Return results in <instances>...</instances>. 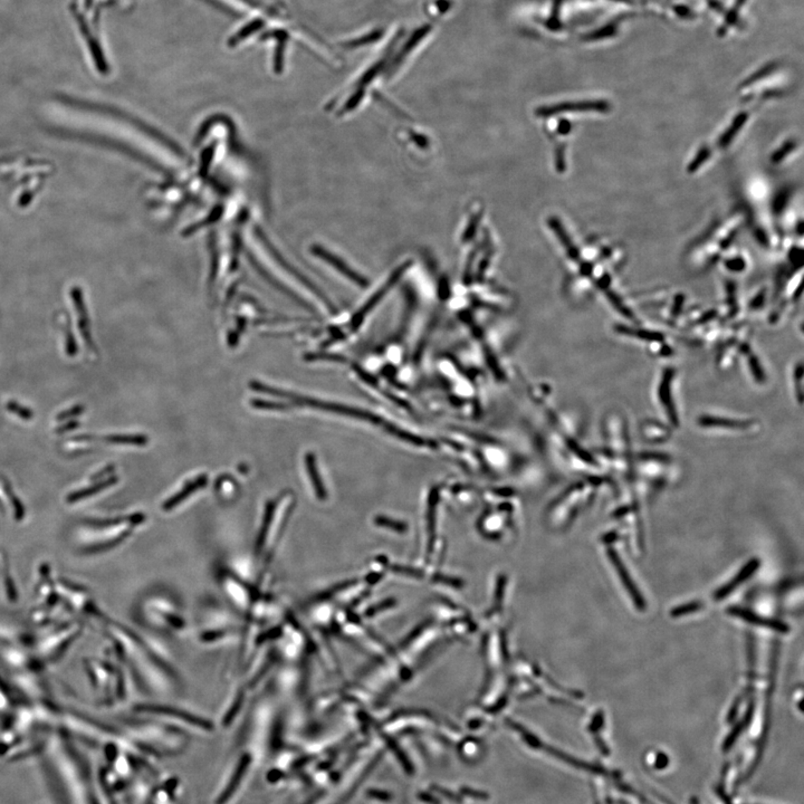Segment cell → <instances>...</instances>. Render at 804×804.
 Masks as SVG:
<instances>
[{
    "mask_svg": "<svg viewBox=\"0 0 804 804\" xmlns=\"http://www.w3.org/2000/svg\"><path fill=\"white\" fill-rule=\"evenodd\" d=\"M674 378L673 370H668L664 375V379L660 384L659 388V397L660 401L664 404L665 410L669 416L670 420L673 424L677 425V416H676L675 407L673 404V398H672V380Z\"/></svg>",
    "mask_w": 804,
    "mask_h": 804,
    "instance_id": "10",
    "label": "cell"
},
{
    "mask_svg": "<svg viewBox=\"0 0 804 804\" xmlns=\"http://www.w3.org/2000/svg\"><path fill=\"white\" fill-rule=\"evenodd\" d=\"M207 484H208V476L205 475V474H203V475L198 476V477L194 478V479L188 481V483H187V484L182 487V490H181L180 492H178L177 494H175V495L172 496V497H170L169 499H166V502H164V505H162V508H164L166 512H168V511L173 510L176 506L180 505V504L182 503L185 499L190 497V496H191L194 493H196L197 490H201V488H203V487L207 486Z\"/></svg>",
    "mask_w": 804,
    "mask_h": 804,
    "instance_id": "8",
    "label": "cell"
},
{
    "mask_svg": "<svg viewBox=\"0 0 804 804\" xmlns=\"http://www.w3.org/2000/svg\"><path fill=\"white\" fill-rule=\"evenodd\" d=\"M110 443L123 445H137L144 446L148 443V437L144 435H119L109 437Z\"/></svg>",
    "mask_w": 804,
    "mask_h": 804,
    "instance_id": "16",
    "label": "cell"
},
{
    "mask_svg": "<svg viewBox=\"0 0 804 804\" xmlns=\"http://www.w3.org/2000/svg\"><path fill=\"white\" fill-rule=\"evenodd\" d=\"M607 553L608 558H610V561H611L613 567H615V571L618 573L619 578L622 580L624 587L627 590L628 595H630V598L633 600L635 608L639 611H644L646 607H647V604L644 601V598L641 595L640 591H639L638 587L633 582V578L630 576L627 567H626L622 558L619 556L618 552L615 549H613V547H610V549H608Z\"/></svg>",
    "mask_w": 804,
    "mask_h": 804,
    "instance_id": "3",
    "label": "cell"
},
{
    "mask_svg": "<svg viewBox=\"0 0 804 804\" xmlns=\"http://www.w3.org/2000/svg\"><path fill=\"white\" fill-rule=\"evenodd\" d=\"M609 110V103L604 102V101H582V102H564V103L542 106L536 111V114L540 115V117H551V115L565 113V112H600V113H606Z\"/></svg>",
    "mask_w": 804,
    "mask_h": 804,
    "instance_id": "2",
    "label": "cell"
},
{
    "mask_svg": "<svg viewBox=\"0 0 804 804\" xmlns=\"http://www.w3.org/2000/svg\"><path fill=\"white\" fill-rule=\"evenodd\" d=\"M264 26H265V22H264V20L254 19L252 20V22H249L248 24H246V25H245L243 28L239 29V31H238V32L236 33V34L234 35V36H232L230 40H229L228 45L230 46V47H234V46L238 45V44L241 43V42H243V40L248 38L249 36H252L253 34H255V33H257L258 31H261Z\"/></svg>",
    "mask_w": 804,
    "mask_h": 804,
    "instance_id": "13",
    "label": "cell"
},
{
    "mask_svg": "<svg viewBox=\"0 0 804 804\" xmlns=\"http://www.w3.org/2000/svg\"><path fill=\"white\" fill-rule=\"evenodd\" d=\"M250 404L256 409L263 410H287L291 408V406L285 402H273V401L261 400V399H254Z\"/></svg>",
    "mask_w": 804,
    "mask_h": 804,
    "instance_id": "18",
    "label": "cell"
},
{
    "mask_svg": "<svg viewBox=\"0 0 804 804\" xmlns=\"http://www.w3.org/2000/svg\"><path fill=\"white\" fill-rule=\"evenodd\" d=\"M760 567H761V561H760L759 558H752V560H750V561L745 564L743 569L739 570V572L728 583L724 584L723 587L719 588L714 593V599L719 601V600H723V599L726 598L727 595H730L733 591H735L736 588H739L741 584L746 581L747 579L751 578L758 571Z\"/></svg>",
    "mask_w": 804,
    "mask_h": 804,
    "instance_id": "7",
    "label": "cell"
},
{
    "mask_svg": "<svg viewBox=\"0 0 804 804\" xmlns=\"http://www.w3.org/2000/svg\"><path fill=\"white\" fill-rule=\"evenodd\" d=\"M362 96H363V92H357V93L353 95L352 98L350 99L349 102L345 104V108H344V110H345V111H351V110L354 109L355 106L360 103V101L361 99H362Z\"/></svg>",
    "mask_w": 804,
    "mask_h": 804,
    "instance_id": "23",
    "label": "cell"
},
{
    "mask_svg": "<svg viewBox=\"0 0 804 804\" xmlns=\"http://www.w3.org/2000/svg\"><path fill=\"white\" fill-rule=\"evenodd\" d=\"M727 613L730 615H734L736 618L742 619L749 624H754L756 627L767 628V629L774 630L780 633H787L790 631L789 624L785 622L778 620V619L765 618L763 615H758V613H753L751 610L745 609L741 607H728L727 608Z\"/></svg>",
    "mask_w": 804,
    "mask_h": 804,
    "instance_id": "4",
    "label": "cell"
},
{
    "mask_svg": "<svg viewBox=\"0 0 804 804\" xmlns=\"http://www.w3.org/2000/svg\"><path fill=\"white\" fill-rule=\"evenodd\" d=\"M477 223L478 218H474V221H470V227L467 228L466 232H465V238H466V241H468V239H470L472 236L475 235Z\"/></svg>",
    "mask_w": 804,
    "mask_h": 804,
    "instance_id": "24",
    "label": "cell"
},
{
    "mask_svg": "<svg viewBox=\"0 0 804 804\" xmlns=\"http://www.w3.org/2000/svg\"><path fill=\"white\" fill-rule=\"evenodd\" d=\"M549 226L551 227L553 232H556L558 241H561L562 245L567 249V255L572 258V259H574V261H576L579 258L578 248L574 246V243L570 239L567 232H565V229L562 226L561 221H558V218L556 217L549 218Z\"/></svg>",
    "mask_w": 804,
    "mask_h": 804,
    "instance_id": "11",
    "label": "cell"
},
{
    "mask_svg": "<svg viewBox=\"0 0 804 804\" xmlns=\"http://www.w3.org/2000/svg\"><path fill=\"white\" fill-rule=\"evenodd\" d=\"M378 37L379 34L375 33V34L369 35V36H366V37L361 38V40H352V42H349L347 45L348 47H357V46L364 45L366 43H370V42H373V40H375Z\"/></svg>",
    "mask_w": 804,
    "mask_h": 804,
    "instance_id": "22",
    "label": "cell"
},
{
    "mask_svg": "<svg viewBox=\"0 0 804 804\" xmlns=\"http://www.w3.org/2000/svg\"><path fill=\"white\" fill-rule=\"evenodd\" d=\"M793 148H794V144H792V142H787V144H785V146H782L781 149L776 152V155H773V161H774V162H780V161L783 160V159L785 157V155H787V153H789V152L793 149Z\"/></svg>",
    "mask_w": 804,
    "mask_h": 804,
    "instance_id": "21",
    "label": "cell"
},
{
    "mask_svg": "<svg viewBox=\"0 0 804 804\" xmlns=\"http://www.w3.org/2000/svg\"><path fill=\"white\" fill-rule=\"evenodd\" d=\"M249 386L253 390L257 391V393H265V395H273V397H278V398L289 400L294 406L309 407V408H313V409L332 412V413H336V415L347 416V417H352V418L369 421V422H373L375 425H382L384 427V425H388L384 422V419L379 418L378 416L373 415V413H370L368 411H364V410L345 406V404H334V402H329V401L311 398V397H307V395H298V393H291V391H287V390L278 389V388H274V386H267V384H262L259 381H252L249 384Z\"/></svg>",
    "mask_w": 804,
    "mask_h": 804,
    "instance_id": "1",
    "label": "cell"
},
{
    "mask_svg": "<svg viewBox=\"0 0 804 804\" xmlns=\"http://www.w3.org/2000/svg\"><path fill=\"white\" fill-rule=\"evenodd\" d=\"M742 266H743L742 261H734L730 267H732V269H742Z\"/></svg>",
    "mask_w": 804,
    "mask_h": 804,
    "instance_id": "25",
    "label": "cell"
},
{
    "mask_svg": "<svg viewBox=\"0 0 804 804\" xmlns=\"http://www.w3.org/2000/svg\"><path fill=\"white\" fill-rule=\"evenodd\" d=\"M275 510H276V501L272 499L266 504V508H265V514H264L263 523H262V529L258 534L257 542H256V549L261 551L262 547L265 543V538H266L267 532H268L269 527L272 524L273 518H274Z\"/></svg>",
    "mask_w": 804,
    "mask_h": 804,
    "instance_id": "14",
    "label": "cell"
},
{
    "mask_svg": "<svg viewBox=\"0 0 804 804\" xmlns=\"http://www.w3.org/2000/svg\"><path fill=\"white\" fill-rule=\"evenodd\" d=\"M406 267L407 266L399 267V268L397 269V271H395V272L393 273L391 276H390L389 280L386 281V283L384 284V286L381 287L378 292L375 293L373 298H370L369 301L366 302L363 307H361L358 312L355 313L354 316L352 318V320H351V327H352V330H357L359 327H360L361 324H362V322H363L364 318H366V315L369 314V313L373 311V307H375V305H377V304H378L379 302H380L381 300H382V298L386 296V293L389 292L390 289H391V287H393V285H395V284L398 282L401 275L404 274V271H406Z\"/></svg>",
    "mask_w": 804,
    "mask_h": 804,
    "instance_id": "5",
    "label": "cell"
},
{
    "mask_svg": "<svg viewBox=\"0 0 804 804\" xmlns=\"http://www.w3.org/2000/svg\"><path fill=\"white\" fill-rule=\"evenodd\" d=\"M703 607H704V604H701V602H688V604H681L678 607L674 608L670 611V615L673 618H679V617H683V615H690V613L699 611V610L703 609Z\"/></svg>",
    "mask_w": 804,
    "mask_h": 804,
    "instance_id": "17",
    "label": "cell"
},
{
    "mask_svg": "<svg viewBox=\"0 0 804 804\" xmlns=\"http://www.w3.org/2000/svg\"><path fill=\"white\" fill-rule=\"evenodd\" d=\"M746 120V113H739V114L736 117L735 120H734V122L732 123V126H730V128L727 129V131L725 132V135H723V137H721V140H719V146H721V148H726V146H728L730 142H732L733 139H734L735 135L739 133V130L743 128V126H744Z\"/></svg>",
    "mask_w": 804,
    "mask_h": 804,
    "instance_id": "15",
    "label": "cell"
},
{
    "mask_svg": "<svg viewBox=\"0 0 804 804\" xmlns=\"http://www.w3.org/2000/svg\"><path fill=\"white\" fill-rule=\"evenodd\" d=\"M305 465H307V474H309L311 484L314 488L315 494L318 496V499L324 501L327 498V490L324 487L323 479L320 478L316 457L313 452H307V456H305Z\"/></svg>",
    "mask_w": 804,
    "mask_h": 804,
    "instance_id": "9",
    "label": "cell"
},
{
    "mask_svg": "<svg viewBox=\"0 0 804 804\" xmlns=\"http://www.w3.org/2000/svg\"><path fill=\"white\" fill-rule=\"evenodd\" d=\"M305 360L307 361H344L343 359L338 355L325 354V353H309L305 355Z\"/></svg>",
    "mask_w": 804,
    "mask_h": 804,
    "instance_id": "20",
    "label": "cell"
},
{
    "mask_svg": "<svg viewBox=\"0 0 804 804\" xmlns=\"http://www.w3.org/2000/svg\"><path fill=\"white\" fill-rule=\"evenodd\" d=\"M313 253H314L315 255L318 256V257L322 258L324 262H327L329 265L334 267V268L336 269L338 272H340L341 274L344 275L345 277L349 278L350 281L353 282V283L358 284L359 286L366 287L368 285H369V282L366 281V278H364L362 275L354 272V271L351 269V267L348 266L347 264L344 263L342 259H340V258L333 255V254H331V253L327 252V249H324L323 247H313Z\"/></svg>",
    "mask_w": 804,
    "mask_h": 804,
    "instance_id": "6",
    "label": "cell"
},
{
    "mask_svg": "<svg viewBox=\"0 0 804 804\" xmlns=\"http://www.w3.org/2000/svg\"><path fill=\"white\" fill-rule=\"evenodd\" d=\"M268 34L273 35L272 37L277 40V46L275 49L274 55V69L275 73L280 74L283 69L284 53L286 49V42L289 37H287V33L284 32V31H274Z\"/></svg>",
    "mask_w": 804,
    "mask_h": 804,
    "instance_id": "12",
    "label": "cell"
},
{
    "mask_svg": "<svg viewBox=\"0 0 804 804\" xmlns=\"http://www.w3.org/2000/svg\"><path fill=\"white\" fill-rule=\"evenodd\" d=\"M710 152L708 148H704V149H701V152H699V155H697V157L694 159L693 162H692V164H690V166H688V172H690V173H693V172L697 171V169H699V166L704 164L705 161L708 159V157H710Z\"/></svg>",
    "mask_w": 804,
    "mask_h": 804,
    "instance_id": "19",
    "label": "cell"
}]
</instances>
